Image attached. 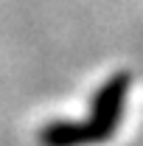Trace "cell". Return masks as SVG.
<instances>
[{
    "instance_id": "6da1fadb",
    "label": "cell",
    "mask_w": 143,
    "mask_h": 146,
    "mask_svg": "<svg viewBox=\"0 0 143 146\" xmlns=\"http://www.w3.org/2000/svg\"><path fill=\"white\" fill-rule=\"evenodd\" d=\"M132 76L129 73H115L101 84V90L93 96V107L84 121H54L39 132L42 146H90L109 141L118 124L124 118L126 96H129Z\"/></svg>"
}]
</instances>
